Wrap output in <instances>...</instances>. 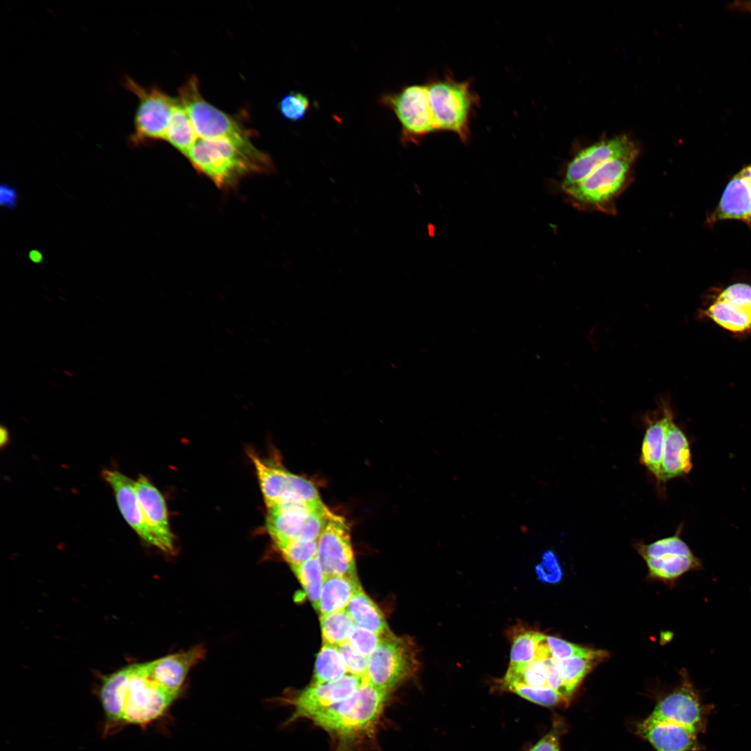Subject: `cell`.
Segmentation results:
<instances>
[{"mask_svg": "<svg viewBox=\"0 0 751 751\" xmlns=\"http://www.w3.org/2000/svg\"><path fill=\"white\" fill-rule=\"evenodd\" d=\"M102 478L112 488L126 522L145 542L159 548L141 510L135 492V481L115 469H104Z\"/></svg>", "mask_w": 751, "mask_h": 751, "instance_id": "17", "label": "cell"}, {"mask_svg": "<svg viewBox=\"0 0 751 751\" xmlns=\"http://www.w3.org/2000/svg\"><path fill=\"white\" fill-rule=\"evenodd\" d=\"M691 455L688 439L672 419L668 425L662 457L661 482L690 472Z\"/></svg>", "mask_w": 751, "mask_h": 751, "instance_id": "22", "label": "cell"}, {"mask_svg": "<svg viewBox=\"0 0 751 751\" xmlns=\"http://www.w3.org/2000/svg\"><path fill=\"white\" fill-rule=\"evenodd\" d=\"M345 610L358 627L378 635L390 631L382 611L362 588L355 594Z\"/></svg>", "mask_w": 751, "mask_h": 751, "instance_id": "25", "label": "cell"}, {"mask_svg": "<svg viewBox=\"0 0 751 751\" xmlns=\"http://www.w3.org/2000/svg\"><path fill=\"white\" fill-rule=\"evenodd\" d=\"M99 695L108 722L143 726L161 718L178 697L156 680L148 662L106 676Z\"/></svg>", "mask_w": 751, "mask_h": 751, "instance_id": "1", "label": "cell"}, {"mask_svg": "<svg viewBox=\"0 0 751 751\" xmlns=\"http://www.w3.org/2000/svg\"><path fill=\"white\" fill-rule=\"evenodd\" d=\"M636 549L644 559L658 558L667 554L693 556L688 545L680 538L678 533L648 544L638 543L636 544Z\"/></svg>", "mask_w": 751, "mask_h": 751, "instance_id": "35", "label": "cell"}, {"mask_svg": "<svg viewBox=\"0 0 751 751\" xmlns=\"http://www.w3.org/2000/svg\"><path fill=\"white\" fill-rule=\"evenodd\" d=\"M267 509L287 503L322 502L314 485L282 466L265 460L249 450Z\"/></svg>", "mask_w": 751, "mask_h": 751, "instance_id": "9", "label": "cell"}, {"mask_svg": "<svg viewBox=\"0 0 751 751\" xmlns=\"http://www.w3.org/2000/svg\"><path fill=\"white\" fill-rule=\"evenodd\" d=\"M320 623L323 643L337 647L348 641L355 625L345 609L321 615Z\"/></svg>", "mask_w": 751, "mask_h": 751, "instance_id": "31", "label": "cell"}, {"mask_svg": "<svg viewBox=\"0 0 751 751\" xmlns=\"http://www.w3.org/2000/svg\"><path fill=\"white\" fill-rule=\"evenodd\" d=\"M9 440V433L7 429L3 426L0 428V445L1 446L6 445Z\"/></svg>", "mask_w": 751, "mask_h": 751, "instance_id": "46", "label": "cell"}, {"mask_svg": "<svg viewBox=\"0 0 751 751\" xmlns=\"http://www.w3.org/2000/svg\"><path fill=\"white\" fill-rule=\"evenodd\" d=\"M310 100L301 92L292 91L280 100L277 108L283 118L291 122H300L310 108Z\"/></svg>", "mask_w": 751, "mask_h": 751, "instance_id": "37", "label": "cell"}, {"mask_svg": "<svg viewBox=\"0 0 751 751\" xmlns=\"http://www.w3.org/2000/svg\"><path fill=\"white\" fill-rule=\"evenodd\" d=\"M135 492L145 521L159 549L166 553L175 551L165 499L159 490L144 476L135 481Z\"/></svg>", "mask_w": 751, "mask_h": 751, "instance_id": "16", "label": "cell"}, {"mask_svg": "<svg viewBox=\"0 0 751 751\" xmlns=\"http://www.w3.org/2000/svg\"><path fill=\"white\" fill-rule=\"evenodd\" d=\"M331 512L323 502L284 504L268 509L266 528L274 542L315 541Z\"/></svg>", "mask_w": 751, "mask_h": 751, "instance_id": "10", "label": "cell"}, {"mask_svg": "<svg viewBox=\"0 0 751 751\" xmlns=\"http://www.w3.org/2000/svg\"><path fill=\"white\" fill-rule=\"evenodd\" d=\"M197 139L198 136L189 114L177 97L165 140L186 156Z\"/></svg>", "mask_w": 751, "mask_h": 751, "instance_id": "27", "label": "cell"}, {"mask_svg": "<svg viewBox=\"0 0 751 751\" xmlns=\"http://www.w3.org/2000/svg\"><path fill=\"white\" fill-rule=\"evenodd\" d=\"M178 94L198 138H225L241 145L253 144L251 133L237 118L216 108L202 97L195 76H191L178 89Z\"/></svg>", "mask_w": 751, "mask_h": 751, "instance_id": "5", "label": "cell"}, {"mask_svg": "<svg viewBox=\"0 0 751 751\" xmlns=\"http://www.w3.org/2000/svg\"><path fill=\"white\" fill-rule=\"evenodd\" d=\"M361 588L357 578L325 575L316 610L322 615L345 609L355 594Z\"/></svg>", "mask_w": 751, "mask_h": 751, "instance_id": "23", "label": "cell"}, {"mask_svg": "<svg viewBox=\"0 0 751 751\" xmlns=\"http://www.w3.org/2000/svg\"><path fill=\"white\" fill-rule=\"evenodd\" d=\"M122 85L138 100L134 118V131L129 136L130 143L139 146L165 140L177 97L168 95L157 86L144 87L129 76L124 77Z\"/></svg>", "mask_w": 751, "mask_h": 751, "instance_id": "7", "label": "cell"}, {"mask_svg": "<svg viewBox=\"0 0 751 751\" xmlns=\"http://www.w3.org/2000/svg\"><path fill=\"white\" fill-rule=\"evenodd\" d=\"M547 635L534 631H524L512 640L510 664L528 663L538 660L540 649Z\"/></svg>", "mask_w": 751, "mask_h": 751, "instance_id": "33", "label": "cell"}, {"mask_svg": "<svg viewBox=\"0 0 751 751\" xmlns=\"http://www.w3.org/2000/svg\"><path fill=\"white\" fill-rule=\"evenodd\" d=\"M647 428L643 439L640 462L659 481L661 478V463L665 435L673 419L667 401L661 400L658 412L646 417Z\"/></svg>", "mask_w": 751, "mask_h": 751, "instance_id": "20", "label": "cell"}, {"mask_svg": "<svg viewBox=\"0 0 751 751\" xmlns=\"http://www.w3.org/2000/svg\"><path fill=\"white\" fill-rule=\"evenodd\" d=\"M365 678L346 675L336 681L311 684L290 698L285 699L284 702L293 709L288 722L291 723L300 718L310 719L346 699L360 687Z\"/></svg>", "mask_w": 751, "mask_h": 751, "instance_id": "14", "label": "cell"}, {"mask_svg": "<svg viewBox=\"0 0 751 751\" xmlns=\"http://www.w3.org/2000/svg\"><path fill=\"white\" fill-rule=\"evenodd\" d=\"M291 567L305 590L306 595L316 609L325 579L318 559L316 556L302 564L291 565Z\"/></svg>", "mask_w": 751, "mask_h": 751, "instance_id": "32", "label": "cell"}, {"mask_svg": "<svg viewBox=\"0 0 751 751\" xmlns=\"http://www.w3.org/2000/svg\"><path fill=\"white\" fill-rule=\"evenodd\" d=\"M204 654V649L198 646L148 663L156 680L179 696L189 670L200 661Z\"/></svg>", "mask_w": 751, "mask_h": 751, "instance_id": "21", "label": "cell"}, {"mask_svg": "<svg viewBox=\"0 0 751 751\" xmlns=\"http://www.w3.org/2000/svg\"><path fill=\"white\" fill-rule=\"evenodd\" d=\"M709 218L711 223L736 220L751 225V163L731 178Z\"/></svg>", "mask_w": 751, "mask_h": 751, "instance_id": "18", "label": "cell"}, {"mask_svg": "<svg viewBox=\"0 0 751 751\" xmlns=\"http://www.w3.org/2000/svg\"><path fill=\"white\" fill-rule=\"evenodd\" d=\"M417 668V649L412 639L389 631L382 635L378 647L368 657L366 678L389 693L412 677Z\"/></svg>", "mask_w": 751, "mask_h": 751, "instance_id": "6", "label": "cell"}, {"mask_svg": "<svg viewBox=\"0 0 751 751\" xmlns=\"http://www.w3.org/2000/svg\"><path fill=\"white\" fill-rule=\"evenodd\" d=\"M708 315L716 323L732 332L751 329V309L720 296L710 305Z\"/></svg>", "mask_w": 751, "mask_h": 751, "instance_id": "26", "label": "cell"}, {"mask_svg": "<svg viewBox=\"0 0 751 751\" xmlns=\"http://www.w3.org/2000/svg\"><path fill=\"white\" fill-rule=\"evenodd\" d=\"M538 579L543 583H557L563 576L561 567L556 554L551 550L545 551L542 555V561L535 567Z\"/></svg>", "mask_w": 751, "mask_h": 751, "instance_id": "41", "label": "cell"}, {"mask_svg": "<svg viewBox=\"0 0 751 751\" xmlns=\"http://www.w3.org/2000/svg\"><path fill=\"white\" fill-rule=\"evenodd\" d=\"M547 643L551 656L556 659L586 656L593 650L554 636H547Z\"/></svg>", "mask_w": 751, "mask_h": 751, "instance_id": "40", "label": "cell"}, {"mask_svg": "<svg viewBox=\"0 0 751 751\" xmlns=\"http://www.w3.org/2000/svg\"><path fill=\"white\" fill-rule=\"evenodd\" d=\"M380 102L398 120L403 144H417L428 134L439 131L426 84L410 85L398 92L385 94Z\"/></svg>", "mask_w": 751, "mask_h": 751, "instance_id": "8", "label": "cell"}, {"mask_svg": "<svg viewBox=\"0 0 751 751\" xmlns=\"http://www.w3.org/2000/svg\"><path fill=\"white\" fill-rule=\"evenodd\" d=\"M501 684L503 688L515 684L547 687L548 683L545 666L542 660L528 663L510 664Z\"/></svg>", "mask_w": 751, "mask_h": 751, "instance_id": "30", "label": "cell"}, {"mask_svg": "<svg viewBox=\"0 0 751 751\" xmlns=\"http://www.w3.org/2000/svg\"><path fill=\"white\" fill-rule=\"evenodd\" d=\"M609 654L604 650L593 649L586 656H573L565 659H554L560 676L570 697L586 676Z\"/></svg>", "mask_w": 751, "mask_h": 751, "instance_id": "24", "label": "cell"}, {"mask_svg": "<svg viewBox=\"0 0 751 751\" xmlns=\"http://www.w3.org/2000/svg\"><path fill=\"white\" fill-rule=\"evenodd\" d=\"M636 158L628 156L611 160L580 182L563 191L579 205L605 209L627 184Z\"/></svg>", "mask_w": 751, "mask_h": 751, "instance_id": "11", "label": "cell"}, {"mask_svg": "<svg viewBox=\"0 0 751 751\" xmlns=\"http://www.w3.org/2000/svg\"><path fill=\"white\" fill-rule=\"evenodd\" d=\"M558 729L554 727L528 751H560Z\"/></svg>", "mask_w": 751, "mask_h": 751, "instance_id": "43", "label": "cell"}, {"mask_svg": "<svg viewBox=\"0 0 751 751\" xmlns=\"http://www.w3.org/2000/svg\"><path fill=\"white\" fill-rule=\"evenodd\" d=\"M637 733L656 751H700L697 734L668 721L648 717L637 725Z\"/></svg>", "mask_w": 751, "mask_h": 751, "instance_id": "19", "label": "cell"}, {"mask_svg": "<svg viewBox=\"0 0 751 751\" xmlns=\"http://www.w3.org/2000/svg\"><path fill=\"white\" fill-rule=\"evenodd\" d=\"M542 661L546 668L548 686L558 691L570 700V697L560 676L554 659L550 657Z\"/></svg>", "mask_w": 751, "mask_h": 751, "instance_id": "42", "label": "cell"}, {"mask_svg": "<svg viewBox=\"0 0 751 751\" xmlns=\"http://www.w3.org/2000/svg\"><path fill=\"white\" fill-rule=\"evenodd\" d=\"M186 157L197 171L221 188L234 186L252 172L273 168L269 156L253 144L241 145L225 138H198Z\"/></svg>", "mask_w": 751, "mask_h": 751, "instance_id": "3", "label": "cell"}, {"mask_svg": "<svg viewBox=\"0 0 751 751\" xmlns=\"http://www.w3.org/2000/svg\"><path fill=\"white\" fill-rule=\"evenodd\" d=\"M649 575L661 580H674L684 573L700 567V561L693 555L685 556L667 554L658 558H647Z\"/></svg>", "mask_w": 751, "mask_h": 751, "instance_id": "28", "label": "cell"}, {"mask_svg": "<svg viewBox=\"0 0 751 751\" xmlns=\"http://www.w3.org/2000/svg\"><path fill=\"white\" fill-rule=\"evenodd\" d=\"M730 6L735 9L751 13V1H736Z\"/></svg>", "mask_w": 751, "mask_h": 751, "instance_id": "45", "label": "cell"}, {"mask_svg": "<svg viewBox=\"0 0 751 751\" xmlns=\"http://www.w3.org/2000/svg\"><path fill=\"white\" fill-rule=\"evenodd\" d=\"M381 636L355 624L348 641L359 653L369 657L378 647Z\"/></svg>", "mask_w": 751, "mask_h": 751, "instance_id": "39", "label": "cell"}, {"mask_svg": "<svg viewBox=\"0 0 751 751\" xmlns=\"http://www.w3.org/2000/svg\"><path fill=\"white\" fill-rule=\"evenodd\" d=\"M318 540H283L274 542L284 558L291 565L302 564L317 554Z\"/></svg>", "mask_w": 751, "mask_h": 751, "instance_id": "36", "label": "cell"}, {"mask_svg": "<svg viewBox=\"0 0 751 751\" xmlns=\"http://www.w3.org/2000/svg\"><path fill=\"white\" fill-rule=\"evenodd\" d=\"M426 85L439 131H451L462 142H467L470 136V118L478 102V97L471 88V83L446 76L433 79Z\"/></svg>", "mask_w": 751, "mask_h": 751, "instance_id": "4", "label": "cell"}, {"mask_svg": "<svg viewBox=\"0 0 751 751\" xmlns=\"http://www.w3.org/2000/svg\"><path fill=\"white\" fill-rule=\"evenodd\" d=\"M1 203L12 206L15 202V192L7 187L1 188Z\"/></svg>", "mask_w": 751, "mask_h": 751, "instance_id": "44", "label": "cell"}, {"mask_svg": "<svg viewBox=\"0 0 751 751\" xmlns=\"http://www.w3.org/2000/svg\"><path fill=\"white\" fill-rule=\"evenodd\" d=\"M345 663L337 646L323 643L314 665L312 684L338 680L346 675Z\"/></svg>", "mask_w": 751, "mask_h": 751, "instance_id": "29", "label": "cell"}, {"mask_svg": "<svg viewBox=\"0 0 751 751\" xmlns=\"http://www.w3.org/2000/svg\"><path fill=\"white\" fill-rule=\"evenodd\" d=\"M344 659L347 672L362 678L366 677L368 657L359 653L347 641L338 647Z\"/></svg>", "mask_w": 751, "mask_h": 751, "instance_id": "38", "label": "cell"}, {"mask_svg": "<svg viewBox=\"0 0 751 751\" xmlns=\"http://www.w3.org/2000/svg\"><path fill=\"white\" fill-rule=\"evenodd\" d=\"M317 544L316 557L325 575L357 578L350 528L343 517L331 512Z\"/></svg>", "mask_w": 751, "mask_h": 751, "instance_id": "13", "label": "cell"}, {"mask_svg": "<svg viewBox=\"0 0 751 751\" xmlns=\"http://www.w3.org/2000/svg\"><path fill=\"white\" fill-rule=\"evenodd\" d=\"M524 699L543 706H555L567 704L569 699L550 687H533L515 684L504 688Z\"/></svg>", "mask_w": 751, "mask_h": 751, "instance_id": "34", "label": "cell"}, {"mask_svg": "<svg viewBox=\"0 0 751 751\" xmlns=\"http://www.w3.org/2000/svg\"><path fill=\"white\" fill-rule=\"evenodd\" d=\"M638 148L626 135L605 139L581 150L567 164L561 188L565 190L585 179L604 163L615 159L635 156Z\"/></svg>", "mask_w": 751, "mask_h": 751, "instance_id": "15", "label": "cell"}, {"mask_svg": "<svg viewBox=\"0 0 751 751\" xmlns=\"http://www.w3.org/2000/svg\"><path fill=\"white\" fill-rule=\"evenodd\" d=\"M387 694L365 678L353 695L309 720L330 736L336 751H353L375 734Z\"/></svg>", "mask_w": 751, "mask_h": 751, "instance_id": "2", "label": "cell"}, {"mask_svg": "<svg viewBox=\"0 0 751 751\" xmlns=\"http://www.w3.org/2000/svg\"><path fill=\"white\" fill-rule=\"evenodd\" d=\"M680 675V684L657 703L649 717L682 725L697 734L706 728L709 710L685 669Z\"/></svg>", "mask_w": 751, "mask_h": 751, "instance_id": "12", "label": "cell"}]
</instances>
